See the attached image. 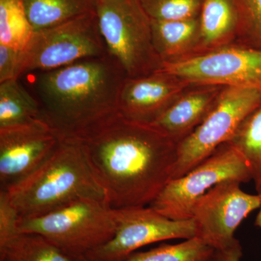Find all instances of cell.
<instances>
[{"mask_svg":"<svg viewBox=\"0 0 261 261\" xmlns=\"http://www.w3.org/2000/svg\"><path fill=\"white\" fill-rule=\"evenodd\" d=\"M79 140L114 208L150 205L172 178L178 143L153 123L119 114Z\"/></svg>","mask_w":261,"mask_h":261,"instance_id":"cell-1","label":"cell"},{"mask_svg":"<svg viewBox=\"0 0 261 261\" xmlns=\"http://www.w3.org/2000/svg\"><path fill=\"white\" fill-rule=\"evenodd\" d=\"M126 78L108 55L37 72L34 89L42 118L62 138L82 139L121 114L118 99Z\"/></svg>","mask_w":261,"mask_h":261,"instance_id":"cell-2","label":"cell"},{"mask_svg":"<svg viewBox=\"0 0 261 261\" xmlns=\"http://www.w3.org/2000/svg\"><path fill=\"white\" fill-rule=\"evenodd\" d=\"M5 191L20 219L42 216L87 199L108 202L107 192L91 163L87 147L75 138L62 139L37 170Z\"/></svg>","mask_w":261,"mask_h":261,"instance_id":"cell-3","label":"cell"},{"mask_svg":"<svg viewBox=\"0 0 261 261\" xmlns=\"http://www.w3.org/2000/svg\"><path fill=\"white\" fill-rule=\"evenodd\" d=\"M118 211L106 200L87 199L35 217L20 219L19 233L42 235L71 257L84 256L114 237Z\"/></svg>","mask_w":261,"mask_h":261,"instance_id":"cell-4","label":"cell"},{"mask_svg":"<svg viewBox=\"0 0 261 261\" xmlns=\"http://www.w3.org/2000/svg\"><path fill=\"white\" fill-rule=\"evenodd\" d=\"M96 13L108 56L126 77L145 76L161 69L151 19L140 0H98Z\"/></svg>","mask_w":261,"mask_h":261,"instance_id":"cell-5","label":"cell"},{"mask_svg":"<svg viewBox=\"0 0 261 261\" xmlns=\"http://www.w3.org/2000/svg\"><path fill=\"white\" fill-rule=\"evenodd\" d=\"M99 31L97 13L34 32L20 53L18 78L29 72L57 69L87 58L107 56Z\"/></svg>","mask_w":261,"mask_h":261,"instance_id":"cell-6","label":"cell"},{"mask_svg":"<svg viewBox=\"0 0 261 261\" xmlns=\"http://www.w3.org/2000/svg\"><path fill=\"white\" fill-rule=\"evenodd\" d=\"M261 105V88L225 87L203 122L178 144L171 180L181 177L228 143L243 121Z\"/></svg>","mask_w":261,"mask_h":261,"instance_id":"cell-7","label":"cell"},{"mask_svg":"<svg viewBox=\"0 0 261 261\" xmlns=\"http://www.w3.org/2000/svg\"><path fill=\"white\" fill-rule=\"evenodd\" d=\"M229 180L243 184L252 178L243 156L226 143L186 174L168 182L149 207L170 219H191L197 201L216 185Z\"/></svg>","mask_w":261,"mask_h":261,"instance_id":"cell-8","label":"cell"},{"mask_svg":"<svg viewBox=\"0 0 261 261\" xmlns=\"http://www.w3.org/2000/svg\"><path fill=\"white\" fill-rule=\"evenodd\" d=\"M159 70L192 85L261 88V49L233 42L180 61L163 63Z\"/></svg>","mask_w":261,"mask_h":261,"instance_id":"cell-9","label":"cell"},{"mask_svg":"<svg viewBox=\"0 0 261 261\" xmlns=\"http://www.w3.org/2000/svg\"><path fill=\"white\" fill-rule=\"evenodd\" d=\"M118 226L114 237L84 255L90 261H125L136 250L165 240L197 237L193 219L172 220L151 207L117 209Z\"/></svg>","mask_w":261,"mask_h":261,"instance_id":"cell-10","label":"cell"},{"mask_svg":"<svg viewBox=\"0 0 261 261\" xmlns=\"http://www.w3.org/2000/svg\"><path fill=\"white\" fill-rule=\"evenodd\" d=\"M241 184L234 180L221 182L194 206L192 219L197 226V238L214 250L232 244L237 228L260 207L258 196L244 192Z\"/></svg>","mask_w":261,"mask_h":261,"instance_id":"cell-11","label":"cell"},{"mask_svg":"<svg viewBox=\"0 0 261 261\" xmlns=\"http://www.w3.org/2000/svg\"><path fill=\"white\" fill-rule=\"evenodd\" d=\"M62 137L43 118L0 127V185L7 190L32 174L56 150Z\"/></svg>","mask_w":261,"mask_h":261,"instance_id":"cell-12","label":"cell"},{"mask_svg":"<svg viewBox=\"0 0 261 261\" xmlns=\"http://www.w3.org/2000/svg\"><path fill=\"white\" fill-rule=\"evenodd\" d=\"M192 84L166 72L128 78L123 82L118 109L128 119L153 123Z\"/></svg>","mask_w":261,"mask_h":261,"instance_id":"cell-13","label":"cell"},{"mask_svg":"<svg viewBox=\"0 0 261 261\" xmlns=\"http://www.w3.org/2000/svg\"><path fill=\"white\" fill-rule=\"evenodd\" d=\"M224 87L218 85H192L153 124L179 144L205 119Z\"/></svg>","mask_w":261,"mask_h":261,"instance_id":"cell-14","label":"cell"},{"mask_svg":"<svg viewBox=\"0 0 261 261\" xmlns=\"http://www.w3.org/2000/svg\"><path fill=\"white\" fill-rule=\"evenodd\" d=\"M152 42L163 64L198 54L200 22L198 18L187 20H151Z\"/></svg>","mask_w":261,"mask_h":261,"instance_id":"cell-15","label":"cell"},{"mask_svg":"<svg viewBox=\"0 0 261 261\" xmlns=\"http://www.w3.org/2000/svg\"><path fill=\"white\" fill-rule=\"evenodd\" d=\"M200 22L198 54L236 41L238 15L233 0H203Z\"/></svg>","mask_w":261,"mask_h":261,"instance_id":"cell-16","label":"cell"},{"mask_svg":"<svg viewBox=\"0 0 261 261\" xmlns=\"http://www.w3.org/2000/svg\"><path fill=\"white\" fill-rule=\"evenodd\" d=\"M34 32L96 13L98 0H22Z\"/></svg>","mask_w":261,"mask_h":261,"instance_id":"cell-17","label":"cell"},{"mask_svg":"<svg viewBox=\"0 0 261 261\" xmlns=\"http://www.w3.org/2000/svg\"><path fill=\"white\" fill-rule=\"evenodd\" d=\"M38 118H42L39 102L19 79L0 83V127L23 124Z\"/></svg>","mask_w":261,"mask_h":261,"instance_id":"cell-18","label":"cell"},{"mask_svg":"<svg viewBox=\"0 0 261 261\" xmlns=\"http://www.w3.org/2000/svg\"><path fill=\"white\" fill-rule=\"evenodd\" d=\"M0 261H74L42 235L19 233L0 245Z\"/></svg>","mask_w":261,"mask_h":261,"instance_id":"cell-19","label":"cell"},{"mask_svg":"<svg viewBox=\"0 0 261 261\" xmlns=\"http://www.w3.org/2000/svg\"><path fill=\"white\" fill-rule=\"evenodd\" d=\"M34 33L22 0H0V44L23 51Z\"/></svg>","mask_w":261,"mask_h":261,"instance_id":"cell-20","label":"cell"},{"mask_svg":"<svg viewBox=\"0 0 261 261\" xmlns=\"http://www.w3.org/2000/svg\"><path fill=\"white\" fill-rule=\"evenodd\" d=\"M243 156L255 185L261 181V105L250 115L229 142Z\"/></svg>","mask_w":261,"mask_h":261,"instance_id":"cell-21","label":"cell"},{"mask_svg":"<svg viewBox=\"0 0 261 261\" xmlns=\"http://www.w3.org/2000/svg\"><path fill=\"white\" fill-rule=\"evenodd\" d=\"M214 250L196 237L176 245H163L148 251L134 252L125 261H209Z\"/></svg>","mask_w":261,"mask_h":261,"instance_id":"cell-22","label":"cell"},{"mask_svg":"<svg viewBox=\"0 0 261 261\" xmlns=\"http://www.w3.org/2000/svg\"><path fill=\"white\" fill-rule=\"evenodd\" d=\"M151 20H187L200 17L203 0H140Z\"/></svg>","mask_w":261,"mask_h":261,"instance_id":"cell-23","label":"cell"},{"mask_svg":"<svg viewBox=\"0 0 261 261\" xmlns=\"http://www.w3.org/2000/svg\"><path fill=\"white\" fill-rule=\"evenodd\" d=\"M238 15L235 42L261 49V0H233Z\"/></svg>","mask_w":261,"mask_h":261,"instance_id":"cell-24","label":"cell"},{"mask_svg":"<svg viewBox=\"0 0 261 261\" xmlns=\"http://www.w3.org/2000/svg\"><path fill=\"white\" fill-rule=\"evenodd\" d=\"M20 216L8 192L0 190V245L18 234Z\"/></svg>","mask_w":261,"mask_h":261,"instance_id":"cell-25","label":"cell"},{"mask_svg":"<svg viewBox=\"0 0 261 261\" xmlns=\"http://www.w3.org/2000/svg\"><path fill=\"white\" fill-rule=\"evenodd\" d=\"M20 51L0 44V83L18 78Z\"/></svg>","mask_w":261,"mask_h":261,"instance_id":"cell-26","label":"cell"},{"mask_svg":"<svg viewBox=\"0 0 261 261\" xmlns=\"http://www.w3.org/2000/svg\"><path fill=\"white\" fill-rule=\"evenodd\" d=\"M243 255V247L236 239L229 246L215 250L209 261H240Z\"/></svg>","mask_w":261,"mask_h":261,"instance_id":"cell-27","label":"cell"},{"mask_svg":"<svg viewBox=\"0 0 261 261\" xmlns=\"http://www.w3.org/2000/svg\"><path fill=\"white\" fill-rule=\"evenodd\" d=\"M256 188L257 195L258 196L259 200H260V207H259V212L257 215L256 219H255V225L257 227L261 228V181L255 185Z\"/></svg>","mask_w":261,"mask_h":261,"instance_id":"cell-28","label":"cell"},{"mask_svg":"<svg viewBox=\"0 0 261 261\" xmlns=\"http://www.w3.org/2000/svg\"><path fill=\"white\" fill-rule=\"evenodd\" d=\"M74 261H90L85 256L72 257Z\"/></svg>","mask_w":261,"mask_h":261,"instance_id":"cell-29","label":"cell"}]
</instances>
